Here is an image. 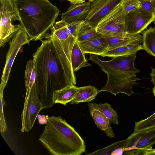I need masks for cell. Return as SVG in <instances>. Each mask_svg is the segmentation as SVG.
<instances>
[{
    "instance_id": "1f68e13d",
    "label": "cell",
    "mask_w": 155,
    "mask_h": 155,
    "mask_svg": "<svg viewBox=\"0 0 155 155\" xmlns=\"http://www.w3.org/2000/svg\"><path fill=\"white\" fill-rule=\"evenodd\" d=\"M154 24L155 25V26L153 28V29L154 31L155 32V23H154Z\"/></svg>"
},
{
    "instance_id": "3957f363",
    "label": "cell",
    "mask_w": 155,
    "mask_h": 155,
    "mask_svg": "<svg viewBox=\"0 0 155 155\" xmlns=\"http://www.w3.org/2000/svg\"><path fill=\"white\" fill-rule=\"evenodd\" d=\"M39 140L52 155H81L85 151L83 140L61 116L48 117Z\"/></svg>"
},
{
    "instance_id": "e0dca14e",
    "label": "cell",
    "mask_w": 155,
    "mask_h": 155,
    "mask_svg": "<svg viewBox=\"0 0 155 155\" xmlns=\"http://www.w3.org/2000/svg\"><path fill=\"white\" fill-rule=\"evenodd\" d=\"M85 54L81 50L77 41L73 47L71 56V65L74 72L82 68L91 66L86 59Z\"/></svg>"
},
{
    "instance_id": "ac0fdd59",
    "label": "cell",
    "mask_w": 155,
    "mask_h": 155,
    "mask_svg": "<svg viewBox=\"0 0 155 155\" xmlns=\"http://www.w3.org/2000/svg\"><path fill=\"white\" fill-rule=\"evenodd\" d=\"M90 115L94 121L97 127L104 131L111 138L115 135L108 118L102 113L95 109L89 110Z\"/></svg>"
},
{
    "instance_id": "f1b7e54d",
    "label": "cell",
    "mask_w": 155,
    "mask_h": 155,
    "mask_svg": "<svg viewBox=\"0 0 155 155\" xmlns=\"http://www.w3.org/2000/svg\"><path fill=\"white\" fill-rule=\"evenodd\" d=\"M151 73L150 74L151 76V81L154 85V87L152 89V92L155 96V68L151 67Z\"/></svg>"
},
{
    "instance_id": "30bf717a",
    "label": "cell",
    "mask_w": 155,
    "mask_h": 155,
    "mask_svg": "<svg viewBox=\"0 0 155 155\" xmlns=\"http://www.w3.org/2000/svg\"><path fill=\"white\" fill-rule=\"evenodd\" d=\"M155 19V14L139 8L127 14L126 32L132 34H140Z\"/></svg>"
},
{
    "instance_id": "d6986e66",
    "label": "cell",
    "mask_w": 155,
    "mask_h": 155,
    "mask_svg": "<svg viewBox=\"0 0 155 155\" xmlns=\"http://www.w3.org/2000/svg\"><path fill=\"white\" fill-rule=\"evenodd\" d=\"M78 88L73 85L55 91L54 96V104L60 103L67 105L74 97Z\"/></svg>"
},
{
    "instance_id": "cb8c5ba5",
    "label": "cell",
    "mask_w": 155,
    "mask_h": 155,
    "mask_svg": "<svg viewBox=\"0 0 155 155\" xmlns=\"http://www.w3.org/2000/svg\"><path fill=\"white\" fill-rule=\"evenodd\" d=\"M155 127V112L148 118L135 122L134 132Z\"/></svg>"
},
{
    "instance_id": "6da1fadb",
    "label": "cell",
    "mask_w": 155,
    "mask_h": 155,
    "mask_svg": "<svg viewBox=\"0 0 155 155\" xmlns=\"http://www.w3.org/2000/svg\"><path fill=\"white\" fill-rule=\"evenodd\" d=\"M45 38L33 54L36 87L44 109L53 106L55 91L76 84L71 56L77 40L62 41L51 33Z\"/></svg>"
},
{
    "instance_id": "277c9868",
    "label": "cell",
    "mask_w": 155,
    "mask_h": 155,
    "mask_svg": "<svg viewBox=\"0 0 155 155\" xmlns=\"http://www.w3.org/2000/svg\"><path fill=\"white\" fill-rule=\"evenodd\" d=\"M136 57V54L119 56L104 61L99 59L98 55L90 54L89 60L98 65L107 76L106 84L98 90V93L106 91L115 96L121 93L130 96L134 93L132 86L140 79L136 74L140 71L134 66Z\"/></svg>"
},
{
    "instance_id": "8fae6325",
    "label": "cell",
    "mask_w": 155,
    "mask_h": 155,
    "mask_svg": "<svg viewBox=\"0 0 155 155\" xmlns=\"http://www.w3.org/2000/svg\"><path fill=\"white\" fill-rule=\"evenodd\" d=\"M122 0H95L91 3L90 10L85 21L95 28L99 21Z\"/></svg>"
},
{
    "instance_id": "7c38bea8",
    "label": "cell",
    "mask_w": 155,
    "mask_h": 155,
    "mask_svg": "<svg viewBox=\"0 0 155 155\" xmlns=\"http://www.w3.org/2000/svg\"><path fill=\"white\" fill-rule=\"evenodd\" d=\"M91 2L71 5L65 12L61 14L62 20L68 24L75 21L85 20L90 10Z\"/></svg>"
},
{
    "instance_id": "f546056e",
    "label": "cell",
    "mask_w": 155,
    "mask_h": 155,
    "mask_svg": "<svg viewBox=\"0 0 155 155\" xmlns=\"http://www.w3.org/2000/svg\"><path fill=\"white\" fill-rule=\"evenodd\" d=\"M69 1L71 5L79 4L85 2L86 0H61Z\"/></svg>"
},
{
    "instance_id": "9a60e30c",
    "label": "cell",
    "mask_w": 155,
    "mask_h": 155,
    "mask_svg": "<svg viewBox=\"0 0 155 155\" xmlns=\"http://www.w3.org/2000/svg\"><path fill=\"white\" fill-rule=\"evenodd\" d=\"M104 37L108 47L107 50L113 49L134 42H143L142 35L140 34H128L126 36L123 37Z\"/></svg>"
},
{
    "instance_id": "603a6c76",
    "label": "cell",
    "mask_w": 155,
    "mask_h": 155,
    "mask_svg": "<svg viewBox=\"0 0 155 155\" xmlns=\"http://www.w3.org/2000/svg\"><path fill=\"white\" fill-rule=\"evenodd\" d=\"M102 36L96 31L95 28H92L85 21L80 30L77 41H82Z\"/></svg>"
},
{
    "instance_id": "52a82bcc",
    "label": "cell",
    "mask_w": 155,
    "mask_h": 155,
    "mask_svg": "<svg viewBox=\"0 0 155 155\" xmlns=\"http://www.w3.org/2000/svg\"><path fill=\"white\" fill-rule=\"evenodd\" d=\"M28 36L25 30L21 26L9 41V48L6 56V61L0 85V94H3L4 89L8 81L14 61L19 50L23 45L29 44Z\"/></svg>"
},
{
    "instance_id": "4316f807",
    "label": "cell",
    "mask_w": 155,
    "mask_h": 155,
    "mask_svg": "<svg viewBox=\"0 0 155 155\" xmlns=\"http://www.w3.org/2000/svg\"><path fill=\"white\" fill-rule=\"evenodd\" d=\"M0 130L2 133L5 132L6 130L7 127L5 122L3 112V106L5 105L3 95H0Z\"/></svg>"
},
{
    "instance_id": "d4e9b609",
    "label": "cell",
    "mask_w": 155,
    "mask_h": 155,
    "mask_svg": "<svg viewBox=\"0 0 155 155\" xmlns=\"http://www.w3.org/2000/svg\"><path fill=\"white\" fill-rule=\"evenodd\" d=\"M121 3L127 13L141 7L139 0H122Z\"/></svg>"
},
{
    "instance_id": "ba28073f",
    "label": "cell",
    "mask_w": 155,
    "mask_h": 155,
    "mask_svg": "<svg viewBox=\"0 0 155 155\" xmlns=\"http://www.w3.org/2000/svg\"><path fill=\"white\" fill-rule=\"evenodd\" d=\"M127 138L122 155H143L155 144V127L134 132Z\"/></svg>"
},
{
    "instance_id": "7402d4cb",
    "label": "cell",
    "mask_w": 155,
    "mask_h": 155,
    "mask_svg": "<svg viewBox=\"0 0 155 155\" xmlns=\"http://www.w3.org/2000/svg\"><path fill=\"white\" fill-rule=\"evenodd\" d=\"M128 141V138L87 155H122Z\"/></svg>"
},
{
    "instance_id": "d6a6232c",
    "label": "cell",
    "mask_w": 155,
    "mask_h": 155,
    "mask_svg": "<svg viewBox=\"0 0 155 155\" xmlns=\"http://www.w3.org/2000/svg\"><path fill=\"white\" fill-rule=\"evenodd\" d=\"M89 0V1L91 2H92L95 0Z\"/></svg>"
},
{
    "instance_id": "8992f818",
    "label": "cell",
    "mask_w": 155,
    "mask_h": 155,
    "mask_svg": "<svg viewBox=\"0 0 155 155\" xmlns=\"http://www.w3.org/2000/svg\"><path fill=\"white\" fill-rule=\"evenodd\" d=\"M0 46L4 47L20 28V24L12 22L19 21L12 0H0Z\"/></svg>"
},
{
    "instance_id": "7a4b0ae2",
    "label": "cell",
    "mask_w": 155,
    "mask_h": 155,
    "mask_svg": "<svg viewBox=\"0 0 155 155\" xmlns=\"http://www.w3.org/2000/svg\"><path fill=\"white\" fill-rule=\"evenodd\" d=\"M21 27L30 41L41 40L48 34L60 11L48 0H12Z\"/></svg>"
},
{
    "instance_id": "836d02e7",
    "label": "cell",
    "mask_w": 155,
    "mask_h": 155,
    "mask_svg": "<svg viewBox=\"0 0 155 155\" xmlns=\"http://www.w3.org/2000/svg\"><path fill=\"white\" fill-rule=\"evenodd\" d=\"M153 23H155V19L154 21L153 22Z\"/></svg>"
},
{
    "instance_id": "83f0119b",
    "label": "cell",
    "mask_w": 155,
    "mask_h": 155,
    "mask_svg": "<svg viewBox=\"0 0 155 155\" xmlns=\"http://www.w3.org/2000/svg\"><path fill=\"white\" fill-rule=\"evenodd\" d=\"M141 8L147 11L155 14V0H139Z\"/></svg>"
},
{
    "instance_id": "4fadbf2b",
    "label": "cell",
    "mask_w": 155,
    "mask_h": 155,
    "mask_svg": "<svg viewBox=\"0 0 155 155\" xmlns=\"http://www.w3.org/2000/svg\"><path fill=\"white\" fill-rule=\"evenodd\" d=\"M78 43L81 50L85 53L101 55L108 49L103 36Z\"/></svg>"
},
{
    "instance_id": "5b68a950",
    "label": "cell",
    "mask_w": 155,
    "mask_h": 155,
    "mask_svg": "<svg viewBox=\"0 0 155 155\" xmlns=\"http://www.w3.org/2000/svg\"><path fill=\"white\" fill-rule=\"evenodd\" d=\"M127 14L121 2L99 21L96 31L105 37L126 36L129 34L126 32Z\"/></svg>"
},
{
    "instance_id": "4dcf8cb0",
    "label": "cell",
    "mask_w": 155,
    "mask_h": 155,
    "mask_svg": "<svg viewBox=\"0 0 155 155\" xmlns=\"http://www.w3.org/2000/svg\"><path fill=\"white\" fill-rule=\"evenodd\" d=\"M143 155H155V149H151L145 152Z\"/></svg>"
},
{
    "instance_id": "484cf974",
    "label": "cell",
    "mask_w": 155,
    "mask_h": 155,
    "mask_svg": "<svg viewBox=\"0 0 155 155\" xmlns=\"http://www.w3.org/2000/svg\"><path fill=\"white\" fill-rule=\"evenodd\" d=\"M85 22V21L84 20L67 24V28L70 34L77 39L80 30Z\"/></svg>"
},
{
    "instance_id": "9c48e42d",
    "label": "cell",
    "mask_w": 155,
    "mask_h": 155,
    "mask_svg": "<svg viewBox=\"0 0 155 155\" xmlns=\"http://www.w3.org/2000/svg\"><path fill=\"white\" fill-rule=\"evenodd\" d=\"M43 108L35 84L31 89L27 100L24 101L21 115V132H28L32 129L38 114Z\"/></svg>"
},
{
    "instance_id": "5bb4252c",
    "label": "cell",
    "mask_w": 155,
    "mask_h": 155,
    "mask_svg": "<svg viewBox=\"0 0 155 155\" xmlns=\"http://www.w3.org/2000/svg\"><path fill=\"white\" fill-rule=\"evenodd\" d=\"M142 42H134L118 47L107 50L102 53L101 56L114 58L116 57L135 54L140 50H142Z\"/></svg>"
},
{
    "instance_id": "ffe728a7",
    "label": "cell",
    "mask_w": 155,
    "mask_h": 155,
    "mask_svg": "<svg viewBox=\"0 0 155 155\" xmlns=\"http://www.w3.org/2000/svg\"><path fill=\"white\" fill-rule=\"evenodd\" d=\"M89 110L95 109L104 114L109 120L110 124H118L117 113L111 107V105L107 103L99 104L88 103Z\"/></svg>"
},
{
    "instance_id": "2e32d148",
    "label": "cell",
    "mask_w": 155,
    "mask_h": 155,
    "mask_svg": "<svg viewBox=\"0 0 155 155\" xmlns=\"http://www.w3.org/2000/svg\"><path fill=\"white\" fill-rule=\"evenodd\" d=\"M98 93L94 87L89 85L78 87L77 92L71 104H78L81 102H90L94 99Z\"/></svg>"
},
{
    "instance_id": "44dd1931",
    "label": "cell",
    "mask_w": 155,
    "mask_h": 155,
    "mask_svg": "<svg viewBox=\"0 0 155 155\" xmlns=\"http://www.w3.org/2000/svg\"><path fill=\"white\" fill-rule=\"evenodd\" d=\"M142 35V50L155 57V32L151 26L141 33Z\"/></svg>"
}]
</instances>
